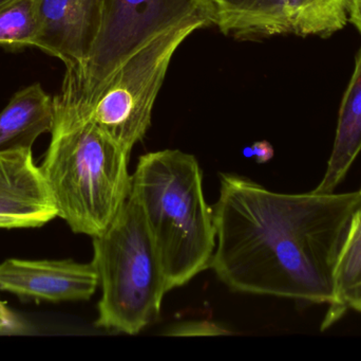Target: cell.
<instances>
[{"mask_svg":"<svg viewBox=\"0 0 361 361\" xmlns=\"http://www.w3.org/2000/svg\"><path fill=\"white\" fill-rule=\"evenodd\" d=\"M361 150V47L355 69L341 101L338 124L332 154L324 179L313 191L318 194L334 193Z\"/></svg>","mask_w":361,"mask_h":361,"instance_id":"12","label":"cell"},{"mask_svg":"<svg viewBox=\"0 0 361 361\" xmlns=\"http://www.w3.org/2000/svg\"><path fill=\"white\" fill-rule=\"evenodd\" d=\"M360 207L361 190L282 194L220 174L209 268L233 292L332 305L337 263Z\"/></svg>","mask_w":361,"mask_h":361,"instance_id":"1","label":"cell"},{"mask_svg":"<svg viewBox=\"0 0 361 361\" xmlns=\"http://www.w3.org/2000/svg\"><path fill=\"white\" fill-rule=\"evenodd\" d=\"M335 302L330 305L322 330L338 321L348 309L361 313V207L337 263Z\"/></svg>","mask_w":361,"mask_h":361,"instance_id":"13","label":"cell"},{"mask_svg":"<svg viewBox=\"0 0 361 361\" xmlns=\"http://www.w3.org/2000/svg\"><path fill=\"white\" fill-rule=\"evenodd\" d=\"M53 101L52 138L40 171L57 218L73 232L97 237L130 194L129 154L74 106Z\"/></svg>","mask_w":361,"mask_h":361,"instance_id":"2","label":"cell"},{"mask_svg":"<svg viewBox=\"0 0 361 361\" xmlns=\"http://www.w3.org/2000/svg\"><path fill=\"white\" fill-rule=\"evenodd\" d=\"M38 27L36 0H8L0 6V48L35 47Z\"/></svg>","mask_w":361,"mask_h":361,"instance_id":"15","label":"cell"},{"mask_svg":"<svg viewBox=\"0 0 361 361\" xmlns=\"http://www.w3.org/2000/svg\"><path fill=\"white\" fill-rule=\"evenodd\" d=\"M54 101L34 83L17 91L0 112V152L32 150L42 134L52 131Z\"/></svg>","mask_w":361,"mask_h":361,"instance_id":"10","label":"cell"},{"mask_svg":"<svg viewBox=\"0 0 361 361\" xmlns=\"http://www.w3.org/2000/svg\"><path fill=\"white\" fill-rule=\"evenodd\" d=\"M193 155L163 150L140 157L131 175L135 199L156 246L169 292L209 268L216 248L214 209Z\"/></svg>","mask_w":361,"mask_h":361,"instance_id":"3","label":"cell"},{"mask_svg":"<svg viewBox=\"0 0 361 361\" xmlns=\"http://www.w3.org/2000/svg\"><path fill=\"white\" fill-rule=\"evenodd\" d=\"M252 156L256 157L257 162L265 163L274 157V148L267 141L255 142L252 146Z\"/></svg>","mask_w":361,"mask_h":361,"instance_id":"17","label":"cell"},{"mask_svg":"<svg viewBox=\"0 0 361 361\" xmlns=\"http://www.w3.org/2000/svg\"><path fill=\"white\" fill-rule=\"evenodd\" d=\"M14 318L8 311L4 301L0 300V334L8 333L11 329H14Z\"/></svg>","mask_w":361,"mask_h":361,"instance_id":"18","label":"cell"},{"mask_svg":"<svg viewBox=\"0 0 361 361\" xmlns=\"http://www.w3.org/2000/svg\"><path fill=\"white\" fill-rule=\"evenodd\" d=\"M8 1V0H0V6H1L2 4H4V2Z\"/></svg>","mask_w":361,"mask_h":361,"instance_id":"20","label":"cell"},{"mask_svg":"<svg viewBox=\"0 0 361 361\" xmlns=\"http://www.w3.org/2000/svg\"><path fill=\"white\" fill-rule=\"evenodd\" d=\"M351 0H286L290 34L330 37L349 23Z\"/></svg>","mask_w":361,"mask_h":361,"instance_id":"14","label":"cell"},{"mask_svg":"<svg viewBox=\"0 0 361 361\" xmlns=\"http://www.w3.org/2000/svg\"><path fill=\"white\" fill-rule=\"evenodd\" d=\"M35 47L61 59L66 71L86 63L101 25L102 0H36Z\"/></svg>","mask_w":361,"mask_h":361,"instance_id":"7","label":"cell"},{"mask_svg":"<svg viewBox=\"0 0 361 361\" xmlns=\"http://www.w3.org/2000/svg\"><path fill=\"white\" fill-rule=\"evenodd\" d=\"M209 25V13H197L146 42L109 76L89 106V118L129 155L149 129L173 55L191 34Z\"/></svg>","mask_w":361,"mask_h":361,"instance_id":"5","label":"cell"},{"mask_svg":"<svg viewBox=\"0 0 361 361\" xmlns=\"http://www.w3.org/2000/svg\"><path fill=\"white\" fill-rule=\"evenodd\" d=\"M212 25L240 40L290 34L286 0H208Z\"/></svg>","mask_w":361,"mask_h":361,"instance_id":"11","label":"cell"},{"mask_svg":"<svg viewBox=\"0 0 361 361\" xmlns=\"http://www.w3.org/2000/svg\"><path fill=\"white\" fill-rule=\"evenodd\" d=\"M57 210L32 150L0 152V229L37 228Z\"/></svg>","mask_w":361,"mask_h":361,"instance_id":"9","label":"cell"},{"mask_svg":"<svg viewBox=\"0 0 361 361\" xmlns=\"http://www.w3.org/2000/svg\"><path fill=\"white\" fill-rule=\"evenodd\" d=\"M225 334H229L228 331L208 321L182 322L169 329L166 333L169 336H214Z\"/></svg>","mask_w":361,"mask_h":361,"instance_id":"16","label":"cell"},{"mask_svg":"<svg viewBox=\"0 0 361 361\" xmlns=\"http://www.w3.org/2000/svg\"><path fill=\"white\" fill-rule=\"evenodd\" d=\"M99 286L92 262L8 259L0 264V290L23 299L49 302L89 300Z\"/></svg>","mask_w":361,"mask_h":361,"instance_id":"8","label":"cell"},{"mask_svg":"<svg viewBox=\"0 0 361 361\" xmlns=\"http://www.w3.org/2000/svg\"><path fill=\"white\" fill-rule=\"evenodd\" d=\"M92 263L102 288L99 328L137 335L159 317L169 290L143 214L130 194L111 225L93 237Z\"/></svg>","mask_w":361,"mask_h":361,"instance_id":"4","label":"cell"},{"mask_svg":"<svg viewBox=\"0 0 361 361\" xmlns=\"http://www.w3.org/2000/svg\"><path fill=\"white\" fill-rule=\"evenodd\" d=\"M349 23L355 25L361 34V0H351L350 2Z\"/></svg>","mask_w":361,"mask_h":361,"instance_id":"19","label":"cell"},{"mask_svg":"<svg viewBox=\"0 0 361 361\" xmlns=\"http://www.w3.org/2000/svg\"><path fill=\"white\" fill-rule=\"evenodd\" d=\"M208 0H102L101 25L90 55L75 71H66L59 99L88 112L109 76L146 42L197 13ZM212 17V15H210Z\"/></svg>","mask_w":361,"mask_h":361,"instance_id":"6","label":"cell"}]
</instances>
